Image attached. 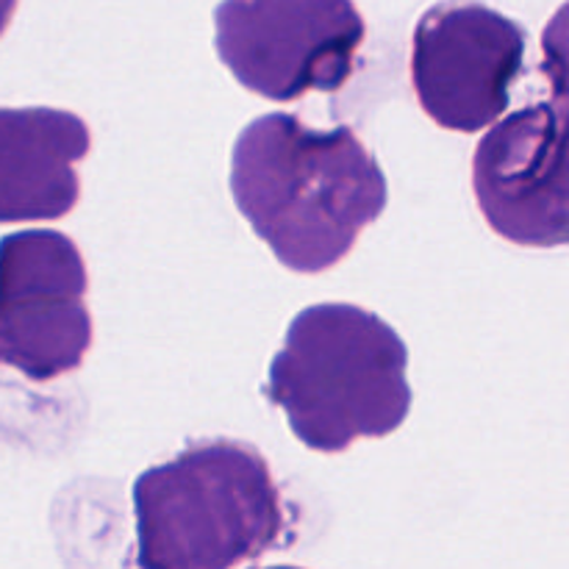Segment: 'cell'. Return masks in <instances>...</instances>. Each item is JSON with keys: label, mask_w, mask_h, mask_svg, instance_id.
Listing matches in <instances>:
<instances>
[{"label": "cell", "mask_w": 569, "mask_h": 569, "mask_svg": "<svg viewBox=\"0 0 569 569\" xmlns=\"http://www.w3.org/2000/svg\"><path fill=\"white\" fill-rule=\"evenodd\" d=\"M231 192L256 237L295 272H322L387 209V178L350 128L267 114L239 133Z\"/></svg>", "instance_id": "obj_1"}, {"label": "cell", "mask_w": 569, "mask_h": 569, "mask_svg": "<svg viewBox=\"0 0 569 569\" xmlns=\"http://www.w3.org/2000/svg\"><path fill=\"white\" fill-rule=\"evenodd\" d=\"M406 367L409 350L381 317L320 303L292 320L264 392L306 448L342 453L356 439L403 426L411 409Z\"/></svg>", "instance_id": "obj_2"}, {"label": "cell", "mask_w": 569, "mask_h": 569, "mask_svg": "<svg viewBox=\"0 0 569 569\" xmlns=\"http://www.w3.org/2000/svg\"><path fill=\"white\" fill-rule=\"evenodd\" d=\"M137 565L226 569L261 559L287 517L267 461L228 439L200 442L133 483Z\"/></svg>", "instance_id": "obj_3"}, {"label": "cell", "mask_w": 569, "mask_h": 569, "mask_svg": "<svg viewBox=\"0 0 569 569\" xmlns=\"http://www.w3.org/2000/svg\"><path fill=\"white\" fill-rule=\"evenodd\" d=\"M214 28L222 64L270 100L342 89L367 33L350 0H222Z\"/></svg>", "instance_id": "obj_4"}, {"label": "cell", "mask_w": 569, "mask_h": 569, "mask_svg": "<svg viewBox=\"0 0 569 569\" xmlns=\"http://www.w3.org/2000/svg\"><path fill=\"white\" fill-rule=\"evenodd\" d=\"M87 267L70 237L20 231L0 242V365L33 381L72 372L92 345Z\"/></svg>", "instance_id": "obj_5"}, {"label": "cell", "mask_w": 569, "mask_h": 569, "mask_svg": "<svg viewBox=\"0 0 569 569\" xmlns=\"http://www.w3.org/2000/svg\"><path fill=\"white\" fill-rule=\"evenodd\" d=\"M526 59V31L472 0H445L411 39V83L420 106L448 131L476 133L506 111Z\"/></svg>", "instance_id": "obj_6"}, {"label": "cell", "mask_w": 569, "mask_h": 569, "mask_svg": "<svg viewBox=\"0 0 569 569\" xmlns=\"http://www.w3.org/2000/svg\"><path fill=\"white\" fill-rule=\"evenodd\" d=\"M472 189L506 242L569 244V106L542 100L492 126L472 159Z\"/></svg>", "instance_id": "obj_7"}, {"label": "cell", "mask_w": 569, "mask_h": 569, "mask_svg": "<svg viewBox=\"0 0 569 569\" xmlns=\"http://www.w3.org/2000/svg\"><path fill=\"white\" fill-rule=\"evenodd\" d=\"M87 122L59 109H0V222L59 220L81 194Z\"/></svg>", "instance_id": "obj_8"}, {"label": "cell", "mask_w": 569, "mask_h": 569, "mask_svg": "<svg viewBox=\"0 0 569 569\" xmlns=\"http://www.w3.org/2000/svg\"><path fill=\"white\" fill-rule=\"evenodd\" d=\"M542 72L559 103L569 106V0L553 14L542 33Z\"/></svg>", "instance_id": "obj_9"}, {"label": "cell", "mask_w": 569, "mask_h": 569, "mask_svg": "<svg viewBox=\"0 0 569 569\" xmlns=\"http://www.w3.org/2000/svg\"><path fill=\"white\" fill-rule=\"evenodd\" d=\"M17 9V0H0V33L6 31V26L11 22V14Z\"/></svg>", "instance_id": "obj_10"}]
</instances>
